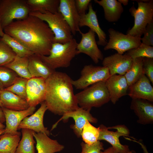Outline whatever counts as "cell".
I'll return each instance as SVG.
<instances>
[{
    "mask_svg": "<svg viewBox=\"0 0 153 153\" xmlns=\"http://www.w3.org/2000/svg\"><path fill=\"white\" fill-rule=\"evenodd\" d=\"M90 109L85 110L79 107L75 110L62 116V117L53 125L51 130L55 128L58 122L61 120L65 121L69 118H71L74 120L75 124L74 125H71V128L73 130L74 132L78 137H81L83 128L87 121L93 123H96L97 122V119L94 117L90 113Z\"/></svg>",
    "mask_w": 153,
    "mask_h": 153,
    "instance_id": "4fadbf2b",
    "label": "cell"
},
{
    "mask_svg": "<svg viewBox=\"0 0 153 153\" xmlns=\"http://www.w3.org/2000/svg\"><path fill=\"white\" fill-rule=\"evenodd\" d=\"M2 90H3L0 89V94H1V92ZM0 107H1V108L2 107V105L1 104V102L0 99Z\"/></svg>",
    "mask_w": 153,
    "mask_h": 153,
    "instance_id": "681fc988",
    "label": "cell"
},
{
    "mask_svg": "<svg viewBox=\"0 0 153 153\" xmlns=\"http://www.w3.org/2000/svg\"><path fill=\"white\" fill-rule=\"evenodd\" d=\"M88 9L87 13L80 15L79 26H86L89 27L98 36V40L97 44L105 46L107 42L106 34L100 27L96 12L93 8L92 3L89 4Z\"/></svg>",
    "mask_w": 153,
    "mask_h": 153,
    "instance_id": "d6986e66",
    "label": "cell"
},
{
    "mask_svg": "<svg viewBox=\"0 0 153 153\" xmlns=\"http://www.w3.org/2000/svg\"><path fill=\"white\" fill-rule=\"evenodd\" d=\"M29 15L38 17L47 24L54 35L53 43L64 44L73 38L70 26L59 12H31Z\"/></svg>",
    "mask_w": 153,
    "mask_h": 153,
    "instance_id": "5b68a950",
    "label": "cell"
},
{
    "mask_svg": "<svg viewBox=\"0 0 153 153\" xmlns=\"http://www.w3.org/2000/svg\"><path fill=\"white\" fill-rule=\"evenodd\" d=\"M16 56L7 44L0 40V66H4L10 63Z\"/></svg>",
    "mask_w": 153,
    "mask_h": 153,
    "instance_id": "e575fe53",
    "label": "cell"
},
{
    "mask_svg": "<svg viewBox=\"0 0 153 153\" xmlns=\"http://www.w3.org/2000/svg\"><path fill=\"white\" fill-rule=\"evenodd\" d=\"M48 110L45 102L41 103V106L38 110L29 117L24 118L20 122L18 127V130L27 129L36 133H41L47 135L50 134V131L43 124L44 115Z\"/></svg>",
    "mask_w": 153,
    "mask_h": 153,
    "instance_id": "9a60e30c",
    "label": "cell"
},
{
    "mask_svg": "<svg viewBox=\"0 0 153 153\" xmlns=\"http://www.w3.org/2000/svg\"><path fill=\"white\" fill-rule=\"evenodd\" d=\"M28 79L19 77L12 85L4 89L26 100V89Z\"/></svg>",
    "mask_w": 153,
    "mask_h": 153,
    "instance_id": "d590c367",
    "label": "cell"
},
{
    "mask_svg": "<svg viewBox=\"0 0 153 153\" xmlns=\"http://www.w3.org/2000/svg\"><path fill=\"white\" fill-rule=\"evenodd\" d=\"M143 34H144L143 37L141 38V42L153 46V21L147 25Z\"/></svg>",
    "mask_w": 153,
    "mask_h": 153,
    "instance_id": "f35d334b",
    "label": "cell"
},
{
    "mask_svg": "<svg viewBox=\"0 0 153 153\" xmlns=\"http://www.w3.org/2000/svg\"><path fill=\"white\" fill-rule=\"evenodd\" d=\"M22 137L15 153H35L33 137L34 131L27 129H22Z\"/></svg>",
    "mask_w": 153,
    "mask_h": 153,
    "instance_id": "4316f807",
    "label": "cell"
},
{
    "mask_svg": "<svg viewBox=\"0 0 153 153\" xmlns=\"http://www.w3.org/2000/svg\"><path fill=\"white\" fill-rule=\"evenodd\" d=\"M46 91V79L39 77L28 79L26 85V101L29 106L35 107L44 101Z\"/></svg>",
    "mask_w": 153,
    "mask_h": 153,
    "instance_id": "7c38bea8",
    "label": "cell"
},
{
    "mask_svg": "<svg viewBox=\"0 0 153 153\" xmlns=\"http://www.w3.org/2000/svg\"><path fill=\"white\" fill-rule=\"evenodd\" d=\"M78 106L85 110H91L92 107H99L108 103L109 95L105 82L93 84L75 94Z\"/></svg>",
    "mask_w": 153,
    "mask_h": 153,
    "instance_id": "277c9868",
    "label": "cell"
},
{
    "mask_svg": "<svg viewBox=\"0 0 153 153\" xmlns=\"http://www.w3.org/2000/svg\"><path fill=\"white\" fill-rule=\"evenodd\" d=\"M91 1V0H75V7L80 15L86 14Z\"/></svg>",
    "mask_w": 153,
    "mask_h": 153,
    "instance_id": "ab89813d",
    "label": "cell"
},
{
    "mask_svg": "<svg viewBox=\"0 0 153 153\" xmlns=\"http://www.w3.org/2000/svg\"><path fill=\"white\" fill-rule=\"evenodd\" d=\"M130 108L138 117V123L143 125L152 124L153 104L152 102L142 99H132Z\"/></svg>",
    "mask_w": 153,
    "mask_h": 153,
    "instance_id": "44dd1931",
    "label": "cell"
},
{
    "mask_svg": "<svg viewBox=\"0 0 153 153\" xmlns=\"http://www.w3.org/2000/svg\"><path fill=\"white\" fill-rule=\"evenodd\" d=\"M5 122V115L1 107H0V122L3 123Z\"/></svg>",
    "mask_w": 153,
    "mask_h": 153,
    "instance_id": "60d3db41",
    "label": "cell"
},
{
    "mask_svg": "<svg viewBox=\"0 0 153 153\" xmlns=\"http://www.w3.org/2000/svg\"><path fill=\"white\" fill-rule=\"evenodd\" d=\"M33 135L36 141L37 153H55L61 152L65 148L57 140L50 139L45 134L34 132Z\"/></svg>",
    "mask_w": 153,
    "mask_h": 153,
    "instance_id": "7402d4cb",
    "label": "cell"
},
{
    "mask_svg": "<svg viewBox=\"0 0 153 153\" xmlns=\"http://www.w3.org/2000/svg\"><path fill=\"white\" fill-rule=\"evenodd\" d=\"M28 69L32 78H42L46 79L55 70L46 64L40 56L35 54L28 58Z\"/></svg>",
    "mask_w": 153,
    "mask_h": 153,
    "instance_id": "cb8c5ba5",
    "label": "cell"
},
{
    "mask_svg": "<svg viewBox=\"0 0 153 153\" xmlns=\"http://www.w3.org/2000/svg\"><path fill=\"white\" fill-rule=\"evenodd\" d=\"M80 75L78 79L71 80L73 86L76 89H84L97 82H105L110 76L107 67L91 64L84 66L81 71Z\"/></svg>",
    "mask_w": 153,
    "mask_h": 153,
    "instance_id": "ba28073f",
    "label": "cell"
},
{
    "mask_svg": "<svg viewBox=\"0 0 153 153\" xmlns=\"http://www.w3.org/2000/svg\"><path fill=\"white\" fill-rule=\"evenodd\" d=\"M133 141H134L135 142L138 143L141 146L142 148L143 149L144 153H149L148 151H147L146 148L145 146L143 143H141V142H139L137 141H136L133 140Z\"/></svg>",
    "mask_w": 153,
    "mask_h": 153,
    "instance_id": "7bdbcfd3",
    "label": "cell"
},
{
    "mask_svg": "<svg viewBox=\"0 0 153 153\" xmlns=\"http://www.w3.org/2000/svg\"><path fill=\"white\" fill-rule=\"evenodd\" d=\"M79 32L82 38L79 43L77 44V54H84L89 56L96 64L99 60H103V55L98 47L95 39V33L90 29L86 33H82L80 31Z\"/></svg>",
    "mask_w": 153,
    "mask_h": 153,
    "instance_id": "8fae6325",
    "label": "cell"
},
{
    "mask_svg": "<svg viewBox=\"0 0 153 153\" xmlns=\"http://www.w3.org/2000/svg\"><path fill=\"white\" fill-rule=\"evenodd\" d=\"M0 40L7 44L16 55L29 58L34 54L16 39L5 33Z\"/></svg>",
    "mask_w": 153,
    "mask_h": 153,
    "instance_id": "4dcf8cb0",
    "label": "cell"
},
{
    "mask_svg": "<svg viewBox=\"0 0 153 153\" xmlns=\"http://www.w3.org/2000/svg\"><path fill=\"white\" fill-rule=\"evenodd\" d=\"M100 130L87 121L83 128L81 137L85 143L91 145L98 141Z\"/></svg>",
    "mask_w": 153,
    "mask_h": 153,
    "instance_id": "1f68e13d",
    "label": "cell"
},
{
    "mask_svg": "<svg viewBox=\"0 0 153 153\" xmlns=\"http://www.w3.org/2000/svg\"><path fill=\"white\" fill-rule=\"evenodd\" d=\"M3 31L34 54L49 55L54 35L47 24L38 17L29 15L25 19L14 21Z\"/></svg>",
    "mask_w": 153,
    "mask_h": 153,
    "instance_id": "6da1fadb",
    "label": "cell"
},
{
    "mask_svg": "<svg viewBox=\"0 0 153 153\" xmlns=\"http://www.w3.org/2000/svg\"><path fill=\"white\" fill-rule=\"evenodd\" d=\"M19 76L13 71L5 66H0V82L5 88L12 85Z\"/></svg>",
    "mask_w": 153,
    "mask_h": 153,
    "instance_id": "836d02e7",
    "label": "cell"
},
{
    "mask_svg": "<svg viewBox=\"0 0 153 153\" xmlns=\"http://www.w3.org/2000/svg\"><path fill=\"white\" fill-rule=\"evenodd\" d=\"M78 43L73 38L67 43H53L49 55L40 56L43 62L51 69L67 68L70 65L72 59L77 55Z\"/></svg>",
    "mask_w": 153,
    "mask_h": 153,
    "instance_id": "3957f363",
    "label": "cell"
},
{
    "mask_svg": "<svg viewBox=\"0 0 153 153\" xmlns=\"http://www.w3.org/2000/svg\"><path fill=\"white\" fill-rule=\"evenodd\" d=\"M6 123L4 133L15 134L18 133V127L20 122L25 117L32 114L36 109L35 107H29L25 110L15 111L2 108Z\"/></svg>",
    "mask_w": 153,
    "mask_h": 153,
    "instance_id": "ac0fdd59",
    "label": "cell"
},
{
    "mask_svg": "<svg viewBox=\"0 0 153 153\" xmlns=\"http://www.w3.org/2000/svg\"><path fill=\"white\" fill-rule=\"evenodd\" d=\"M4 89H5V88H4V87L1 83L0 82V89L3 90Z\"/></svg>",
    "mask_w": 153,
    "mask_h": 153,
    "instance_id": "c3c4849f",
    "label": "cell"
},
{
    "mask_svg": "<svg viewBox=\"0 0 153 153\" xmlns=\"http://www.w3.org/2000/svg\"><path fill=\"white\" fill-rule=\"evenodd\" d=\"M110 100L115 104L122 97L127 95L129 85L124 75L114 74L105 82Z\"/></svg>",
    "mask_w": 153,
    "mask_h": 153,
    "instance_id": "e0dca14e",
    "label": "cell"
},
{
    "mask_svg": "<svg viewBox=\"0 0 153 153\" xmlns=\"http://www.w3.org/2000/svg\"><path fill=\"white\" fill-rule=\"evenodd\" d=\"M108 32L109 39L104 48L105 50L113 49L116 50L117 53L123 54L141 43V38L124 34L112 28L109 29Z\"/></svg>",
    "mask_w": 153,
    "mask_h": 153,
    "instance_id": "30bf717a",
    "label": "cell"
},
{
    "mask_svg": "<svg viewBox=\"0 0 153 153\" xmlns=\"http://www.w3.org/2000/svg\"><path fill=\"white\" fill-rule=\"evenodd\" d=\"M143 68L144 74L153 83V58H143Z\"/></svg>",
    "mask_w": 153,
    "mask_h": 153,
    "instance_id": "74e56055",
    "label": "cell"
},
{
    "mask_svg": "<svg viewBox=\"0 0 153 153\" xmlns=\"http://www.w3.org/2000/svg\"><path fill=\"white\" fill-rule=\"evenodd\" d=\"M0 99L2 108L12 110H23L30 107L26 100L4 89L1 93Z\"/></svg>",
    "mask_w": 153,
    "mask_h": 153,
    "instance_id": "603a6c76",
    "label": "cell"
},
{
    "mask_svg": "<svg viewBox=\"0 0 153 153\" xmlns=\"http://www.w3.org/2000/svg\"><path fill=\"white\" fill-rule=\"evenodd\" d=\"M81 146L82 151L80 153H100L104 149L103 144L99 141L91 145L82 142Z\"/></svg>",
    "mask_w": 153,
    "mask_h": 153,
    "instance_id": "8d00e7d4",
    "label": "cell"
},
{
    "mask_svg": "<svg viewBox=\"0 0 153 153\" xmlns=\"http://www.w3.org/2000/svg\"><path fill=\"white\" fill-rule=\"evenodd\" d=\"M58 12L69 25L73 35L80 31L79 26L80 16L76 7L75 0H60Z\"/></svg>",
    "mask_w": 153,
    "mask_h": 153,
    "instance_id": "2e32d148",
    "label": "cell"
},
{
    "mask_svg": "<svg viewBox=\"0 0 153 153\" xmlns=\"http://www.w3.org/2000/svg\"><path fill=\"white\" fill-rule=\"evenodd\" d=\"M5 127V126L0 122V129H4Z\"/></svg>",
    "mask_w": 153,
    "mask_h": 153,
    "instance_id": "bcb514c9",
    "label": "cell"
},
{
    "mask_svg": "<svg viewBox=\"0 0 153 153\" xmlns=\"http://www.w3.org/2000/svg\"><path fill=\"white\" fill-rule=\"evenodd\" d=\"M118 1L122 5L126 6L128 4L129 0H118Z\"/></svg>",
    "mask_w": 153,
    "mask_h": 153,
    "instance_id": "ee69618b",
    "label": "cell"
},
{
    "mask_svg": "<svg viewBox=\"0 0 153 153\" xmlns=\"http://www.w3.org/2000/svg\"><path fill=\"white\" fill-rule=\"evenodd\" d=\"M99 127L98 141L104 140L109 143L116 153H134L130 150L128 146L122 144L120 142V136L129 137V130L125 125H119L107 128L101 124Z\"/></svg>",
    "mask_w": 153,
    "mask_h": 153,
    "instance_id": "9c48e42d",
    "label": "cell"
},
{
    "mask_svg": "<svg viewBox=\"0 0 153 153\" xmlns=\"http://www.w3.org/2000/svg\"><path fill=\"white\" fill-rule=\"evenodd\" d=\"M3 30L2 27L0 18V37H2L5 34Z\"/></svg>",
    "mask_w": 153,
    "mask_h": 153,
    "instance_id": "f6af8a7d",
    "label": "cell"
},
{
    "mask_svg": "<svg viewBox=\"0 0 153 153\" xmlns=\"http://www.w3.org/2000/svg\"><path fill=\"white\" fill-rule=\"evenodd\" d=\"M133 60L126 54L116 53L103 58L102 65L108 68L110 76L114 74L124 75L130 68Z\"/></svg>",
    "mask_w": 153,
    "mask_h": 153,
    "instance_id": "5bb4252c",
    "label": "cell"
},
{
    "mask_svg": "<svg viewBox=\"0 0 153 153\" xmlns=\"http://www.w3.org/2000/svg\"><path fill=\"white\" fill-rule=\"evenodd\" d=\"M21 133H4L0 136V153H15L20 141Z\"/></svg>",
    "mask_w": 153,
    "mask_h": 153,
    "instance_id": "83f0119b",
    "label": "cell"
},
{
    "mask_svg": "<svg viewBox=\"0 0 153 153\" xmlns=\"http://www.w3.org/2000/svg\"><path fill=\"white\" fill-rule=\"evenodd\" d=\"M5 131V129H0V135L2 134Z\"/></svg>",
    "mask_w": 153,
    "mask_h": 153,
    "instance_id": "7dc6e473",
    "label": "cell"
},
{
    "mask_svg": "<svg viewBox=\"0 0 153 153\" xmlns=\"http://www.w3.org/2000/svg\"><path fill=\"white\" fill-rule=\"evenodd\" d=\"M28 57L16 55L11 62L4 66L13 71L19 77L29 79L32 77L28 70Z\"/></svg>",
    "mask_w": 153,
    "mask_h": 153,
    "instance_id": "f1b7e54d",
    "label": "cell"
},
{
    "mask_svg": "<svg viewBox=\"0 0 153 153\" xmlns=\"http://www.w3.org/2000/svg\"><path fill=\"white\" fill-rule=\"evenodd\" d=\"M126 54L133 59L139 58H153V47L141 42L138 46L128 51Z\"/></svg>",
    "mask_w": 153,
    "mask_h": 153,
    "instance_id": "d6a6232c",
    "label": "cell"
},
{
    "mask_svg": "<svg viewBox=\"0 0 153 153\" xmlns=\"http://www.w3.org/2000/svg\"><path fill=\"white\" fill-rule=\"evenodd\" d=\"M31 12L51 13L58 12L60 0H26Z\"/></svg>",
    "mask_w": 153,
    "mask_h": 153,
    "instance_id": "484cf974",
    "label": "cell"
},
{
    "mask_svg": "<svg viewBox=\"0 0 153 153\" xmlns=\"http://www.w3.org/2000/svg\"><path fill=\"white\" fill-rule=\"evenodd\" d=\"M147 77L144 74L136 82L129 86L128 94L132 99L153 101V88Z\"/></svg>",
    "mask_w": 153,
    "mask_h": 153,
    "instance_id": "ffe728a7",
    "label": "cell"
},
{
    "mask_svg": "<svg viewBox=\"0 0 153 153\" xmlns=\"http://www.w3.org/2000/svg\"><path fill=\"white\" fill-rule=\"evenodd\" d=\"M30 12L26 0H0V18L3 30L14 20L27 18Z\"/></svg>",
    "mask_w": 153,
    "mask_h": 153,
    "instance_id": "52a82bcc",
    "label": "cell"
},
{
    "mask_svg": "<svg viewBox=\"0 0 153 153\" xmlns=\"http://www.w3.org/2000/svg\"><path fill=\"white\" fill-rule=\"evenodd\" d=\"M94 1L103 7L105 18L109 22L117 21L123 12L122 5L116 0H95Z\"/></svg>",
    "mask_w": 153,
    "mask_h": 153,
    "instance_id": "d4e9b609",
    "label": "cell"
},
{
    "mask_svg": "<svg viewBox=\"0 0 153 153\" xmlns=\"http://www.w3.org/2000/svg\"><path fill=\"white\" fill-rule=\"evenodd\" d=\"M100 153H116L114 152L113 148L110 147L107 149L104 150L103 151H101Z\"/></svg>",
    "mask_w": 153,
    "mask_h": 153,
    "instance_id": "b9f144b4",
    "label": "cell"
},
{
    "mask_svg": "<svg viewBox=\"0 0 153 153\" xmlns=\"http://www.w3.org/2000/svg\"><path fill=\"white\" fill-rule=\"evenodd\" d=\"M136 1L138 3L137 8L133 5L129 10L134 18V24L127 34L141 38L147 25L153 21V1Z\"/></svg>",
    "mask_w": 153,
    "mask_h": 153,
    "instance_id": "8992f818",
    "label": "cell"
},
{
    "mask_svg": "<svg viewBox=\"0 0 153 153\" xmlns=\"http://www.w3.org/2000/svg\"><path fill=\"white\" fill-rule=\"evenodd\" d=\"M143 64V58L133 59L130 68L124 75L129 86L135 82L144 74Z\"/></svg>",
    "mask_w": 153,
    "mask_h": 153,
    "instance_id": "f546056e",
    "label": "cell"
},
{
    "mask_svg": "<svg viewBox=\"0 0 153 153\" xmlns=\"http://www.w3.org/2000/svg\"><path fill=\"white\" fill-rule=\"evenodd\" d=\"M71 80L65 73L56 71L46 79L44 102L48 110L55 114L63 116L79 107Z\"/></svg>",
    "mask_w": 153,
    "mask_h": 153,
    "instance_id": "7a4b0ae2",
    "label": "cell"
}]
</instances>
